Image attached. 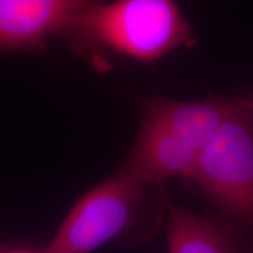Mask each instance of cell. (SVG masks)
<instances>
[{"instance_id": "cell-1", "label": "cell", "mask_w": 253, "mask_h": 253, "mask_svg": "<svg viewBox=\"0 0 253 253\" xmlns=\"http://www.w3.org/2000/svg\"><path fill=\"white\" fill-rule=\"evenodd\" d=\"M73 54L99 71L113 59L154 63L197 39L175 0H114L90 6L67 33Z\"/></svg>"}, {"instance_id": "cell-2", "label": "cell", "mask_w": 253, "mask_h": 253, "mask_svg": "<svg viewBox=\"0 0 253 253\" xmlns=\"http://www.w3.org/2000/svg\"><path fill=\"white\" fill-rule=\"evenodd\" d=\"M185 179L213 205L218 219L236 231L244 253H253V114L240 99H232Z\"/></svg>"}, {"instance_id": "cell-3", "label": "cell", "mask_w": 253, "mask_h": 253, "mask_svg": "<svg viewBox=\"0 0 253 253\" xmlns=\"http://www.w3.org/2000/svg\"><path fill=\"white\" fill-rule=\"evenodd\" d=\"M162 188L145 184L118 172L94 186L79 199L61 223L45 253H91L109 242L132 238L134 233H153L150 226L158 224L157 214L166 203ZM143 236H145L143 233Z\"/></svg>"}, {"instance_id": "cell-4", "label": "cell", "mask_w": 253, "mask_h": 253, "mask_svg": "<svg viewBox=\"0 0 253 253\" xmlns=\"http://www.w3.org/2000/svg\"><path fill=\"white\" fill-rule=\"evenodd\" d=\"M103 0H0V53H41L66 37L77 19Z\"/></svg>"}, {"instance_id": "cell-5", "label": "cell", "mask_w": 253, "mask_h": 253, "mask_svg": "<svg viewBox=\"0 0 253 253\" xmlns=\"http://www.w3.org/2000/svg\"><path fill=\"white\" fill-rule=\"evenodd\" d=\"M142 118L163 126L199 154L225 119L232 99L209 95L199 101L156 96L140 99Z\"/></svg>"}, {"instance_id": "cell-6", "label": "cell", "mask_w": 253, "mask_h": 253, "mask_svg": "<svg viewBox=\"0 0 253 253\" xmlns=\"http://www.w3.org/2000/svg\"><path fill=\"white\" fill-rule=\"evenodd\" d=\"M168 253H244L236 231L218 218L199 217L167 196Z\"/></svg>"}, {"instance_id": "cell-7", "label": "cell", "mask_w": 253, "mask_h": 253, "mask_svg": "<svg viewBox=\"0 0 253 253\" xmlns=\"http://www.w3.org/2000/svg\"><path fill=\"white\" fill-rule=\"evenodd\" d=\"M2 253H45L42 246H36L24 240H12L8 248Z\"/></svg>"}, {"instance_id": "cell-8", "label": "cell", "mask_w": 253, "mask_h": 253, "mask_svg": "<svg viewBox=\"0 0 253 253\" xmlns=\"http://www.w3.org/2000/svg\"><path fill=\"white\" fill-rule=\"evenodd\" d=\"M240 101L244 104L245 108H248L253 114V95L250 97H245V99H240Z\"/></svg>"}, {"instance_id": "cell-9", "label": "cell", "mask_w": 253, "mask_h": 253, "mask_svg": "<svg viewBox=\"0 0 253 253\" xmlns=\"http://www.w3.org/2000/svg\"><path fill=\"white\" fill-rule=\"evenodd\" d=\"M9 244H11V242H0V253L4 252Z\"/></svg>"}]
</instances>
